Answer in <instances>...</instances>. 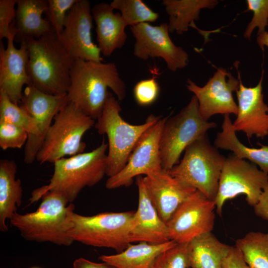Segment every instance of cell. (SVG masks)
<instances>
[{"instance_id":"cell-1","label":"cell","mask_w":268,"mask_h":268,"mask_svg":"<svg viewBox=\"0 0 268 268\" xmlns=\"http://www.w3.org/2000/svg\"><path fill=\"white\" fill-rule=\"evenodd\" d=\"M111 89L120 101L126 95V85L116 64L74 60L67 93L68 102L86 115L97 120L101 115Z\"/></svg>"},{"instance_id":"cell-2","label":"cell","mask_w":268,"mask_h":268,"mask_svg":"<svg viewBox=\"0 0 268 268\" xmlns=\"http://www.w3.org/2000/svg\"><path fill=\"white\" fill-rule=\"evenodd\" d=\"M24 42L28 53V72L31 85L48 94H67L74 60L54 30ZM22 43V42H21Z\"/></svg>"},{"instance_id":"cell-3","label":"cell","mask_w":268,"mask_h":268,"mask_svg":"<svg viewBox=\"0 0 268 268\" xmlns=\"http://www.w3.org/2000/svg\"><path fill=\"white\" fill-rule=\"evenodd\" d=\"M108 147V143L103 140L91 151L55 161L49 183L33 191L30 203L37 201L50 192L62 195L68 203H72L84 188L95 185L106 175Z\"/></svg>"},{"instance_id":"cell-4","label":"cell","mask_w":268,"mask_h":268,"mask_svg":"<svg viewBox=\"0 0 268 268\" xmlns=\"http://www.w3.org/2000/svg\"><path fill=\"white\" fill-rule=\"evenodd\" d=\"M37 209L32 212L15 213L10 224L25 240L50 242L69 246L74 241L68 236L70 216L75 208L62 195L54 192L46 193Z\"/></svg>"},{"instance_id":"cell-5","label":"cell","mask_w":268,"mask_h":268,"mask_svg":"<svg viewBox=\"0 0 268 268\" xmlns=\"http://www.w3.org/2000/svg\"><path fill=\"white\" fill-rule=\"evenodd\" d=\"M121 110L119 101L110 92L102 113L94 125L99 134L107 136L106 175L109 177L123 169L140 137L161 118L150 114L144 123L131 125L121 116Z\"/></svg>"},{"instance_id":"cell-6","label":"cell","mask_w":268,"mask_h":268,"mask_svg":"<svg viewBox=\"0 0 268 268\" xmlns=\"http://www.w3.org/2000/svg\"><path fill=\"white\" fill-rule=\"evenodd\" d=\"M226 158L210 143L206 134L187 146L181 161L168 172L182 184L214 201Z\"/></svg>"},{"instance_id":"cell-7","label":"cell","mask_w":268,"mask_h":268,"mask_svg":"<svg viewBox=\"0 0 268 268\" xmlns=\"http://www.w3.org/2000/svg\"><path fill=\"white\" fill-rule=\"evenodd\" d=\"M95 124L94 120L68 101L55 116L36 160L40 164L54 163L66 156L83 153L86 144L82 137Z\"/></svg>"},{"instance_id":"cell-8","label":"cell","mask_w":268,"mask_h":268,"mask_svg":"<svg viewBox=\"0 0 268 268\" xmlns=\"http://www.w3.org/2000/svg\"><path fill=\"white\" fill-rule=\"evenodd\" d=\"M134 213L108 212L85 216L73 211L68 234L74 242L111 248L119 253L131 244L130 232Z\"/></svg>"},{"instance_id":"cell-9","label":"cell","mask_w":268,"mask_h":268,"mask_svg":"<svg viewBox=\"0 0 268 268\" xmlns=\"http://www.w3.org/2000/svg\"><path fill=\"white\" fill-rule=\"evenodd\" d=\"M216 127L214 122L203 120L199 110V103L194 95L188 104L172 117L167 118L160 139L162 168L169 171L179 163L182 153L196 140Z\"/></svg>"},{"instance_id":"cell-10","label":"cell","mask_w":268,"mask_h":268,"mask_svg":"<svg viewBox=\"0 0 268 268\" xmlns=\"http://www.w3.org/2000/svg\"><path fill=\"white\" fill-rule=\"evenodd\" d=\"M268 186V174L257 165L234 155L226 158L214 200L217 213L221 215L223 206L228 200L244 195L247 203L254 206Z\"/></svg>"},{"instance_id":"cell-11","label":"cell","mask_w":268,"mask_h":268,"mask_svg":"<svg viewBox=\"0 0 268 268\" xmlns=\"http://www.w3.org/2000/svg\"><path fill=\"white\" fill-rule=\"evenodd\" d=\"M215 202L196 190L183 202L167 222L170 240L189 243L211 232L215 221Z\"/></svg>"},{"instance_id":"cell-12","label":"cell","mask_w":268,"mask_h":268,"mask_svg":"<svg viewBox=\"0 0 268 268\" xmlns=\"http://www.w3.org/2000/svg\"><path fill=\"white\" fill-rule=\"evenodd\" d=\"M168 117L161 118L141 135L134 146L128 161L116 175L109 177L105 186L108 189L131 185L133 179L147 175L162 169L160 155V139L164 124Z\"/></svg>"},{"instance_id":"cell-13","label":"cell","mask_w":268,"mask_h":268,"mask_svg":"<svg viewBox=\"0 0 268 268\" xmlns=\"http://www.w3.org/2000/svg\"><path fill=\"white\" fill-rule=\"evenodd\" d=\"M130 28L135 38L134 55L137 58L143 60L162 58L172 71L188 65V54L172 41L167 23L156 26L142 23L130 26Z\"/></svg>"},{"instance_id":"cell-14","label":"cell","mask_w":268,"mask_h":268,"mask_svg":"<svg viewBox=\"0 0 268 268\" xmlns=\"http://www.w3.org/2000/svg\"><path fill=\"white\" fill-rule=\"evenodd\" d=\"M90 2L78 0L68 11L58 38L74 60L101 62V52L92 39L93 16Z\"/></svg>"},{"instance_id":"cell-15","label":"cell","mask_w":268,"mask_h":268,"mask_svg":"<svg viewBox=\"0 0 268 268\" xmlns=\"http://www.w3.org/2000/svg\"><path fill=\"white\" fill-rule=\"evenodd\" d=\"M239 79L234 77L226 69L217 68L213 75L202 87L198 86L190 79L187 87L197 97L201 117L207 121L216 114L237 115L238 106L233 92L239 87Z\"/></svg>"},{"instance_id":"cell-16","label":"cell","mask_w":268,"mask_h":268,"mask_svg":"<svg viewBox=\"0 0 268 268\" xmlns=\"http://www.w3.org/2000/svg\"><path fill=\"white\" fill-rule=\"evenodd\" d=\"M67 102V94H48L32 85L25 88L20 106L33 119L38 130V136L25 145L24 161L26 163L31 164L36 160L55 116Z\"/></svg>"},{"instance_id":"cell-17","label":"cell","mask_w":268,"mask_h":268,"mask_svg":"<svg viewBox=\"0 0 268 268\" xmlns=\"http://www.w3.org/2000/svg\"><path fill=\"white\" fill-rule=\"evenodd\" d=\"M234 66L238 72L239 87L236 92L238 100L237 118L232 123L235 131H242L250 138L253 135L264 138L268 135V106L264 101L263 81L264 70L259 83L254 87L245 86L238 69V62Z\"/></svg>"},{"instance_id":"cell-18","label":"cell","mask_w":268,"mask_h":268,"mask_svg":"<svg viewBox=\"0 0 268 268\" xmlns=\"http://www.w3.org/2000/svg\"><path fill=\"white\" fill-rule=\"evenodd\" d=\"M17 33L15 25L8 37L7 46L0 42V91L5 92L10 100L18 105L22 98L24 85H31L28 72V53L24 42L19 49L14 45Z\"/></svg>"},{"instance_id":"cell-19","label":"cell","mask_w":268,"mask_h":268,"mask_svg":"<svg viewBox=\"0 0 268 268\" xmlns=\"http://www.w3.org/2000/svg\"><path fill=\"white\" fill-rule=\"evenodd\" d=\"M143 181L151 202L166 223L197 190L182 184L163 169L146 175Z\"/></svg>"},{"instance_id":"cell-20","label":"cell","mask_w":268,"mask_h":268,"mask_svg":"<svg viewBox=\"0 0 268 268\" xmlns=\"http://www.w3.org/2000/svg\"><path fill=\"white\" fill-rule=\"evenodd\" d=\"M138 203L132 221L130 241L158 244L170 241L166 223L151 202L141 176L136 177Z\"/></svg>"},{"instance_id":"cell-21","label":"cell","mask_w":268,"mask_h":268,"mask_svg":"<svg viewBox=\"0 0 268 268\" xmlns=\"http://www.w3.org/2000/svg\"><path fill=\"white\" fill-rule=\"evenodd\" d=\"M110 4L102 2L91 9L96 24L98 47L105 56H111L117 49L125 45L127 35V26L120 13H115Z\"/></svg>"},{"instance_id":"cell-22","label":"cell","mask_w":268,"mask_h":268,"mask_svg":"<svg viewBox=\"0 0 268 268\" xmlns=\"http://www.w3.org/2000/svg\"><path fill=\"white\" fill-rule=\"evenodd\" d=\"M48 6L47 0H17L14 20L17 42L38 39L53 30L50 22L42 16Z\"/></svg>"},{"instance_id":"cell-23","label":"cell","mask_w":268,"mask_h":268,"mask_svg":"<svg viewBox=\"0 0 268 268\" xmlns=\"http://www.w3.org/2000/svg\"><path fill=\"white\" fill-rule=\"evenodd\" d=\"M177 244L172 240L158 244L140 242L136 244H130L117 254L102 255L99 259L115 268H151L162 253Z\"/></svg>"},{"instance_id":"cell-24","label":"cell","mask_w":268,"mask_h":268,"mask_svg":"<svg viewBox=\"0 0 268 268\" xmlns=\"http://www.w3.org/2000/svg\"><path fill=\"white\" fill-rule=\"evenodd\" d=\"M17 165L8 159L0 161V230L8 231L6 221L17 212L22 203V188L19 179H16Z\"/></svg>"},{"instance_id":"cell-25","label":"cell","mask_w":268,"mask_h":268,"mask_svg":"<svg viewBox=\"0 0 268 268\" xmlns=\"http://www.w3.org/2000/svg\"><path fill=\"white\" fill-rule=\"evenodd\" d=\"M230 248L211 232L200 235L188 244L189 268H223Z\"/></svg>"},{"instance_id":"cell-26","label":"cell","mask_w":268,"mask_h":268,"mask_svg":"<svg viewBox=\"0 0 268 268\" xmlns=\"http://www.w3.org/2000/svg\"><path fill=\"white\" fill-rule=\"evenodd\" d=\"M218 2L216 0H163L162 4L169 16V33L181 35L190 27L198 30L194 21L199 19L201 10L212 8Z\"/></svg>"},{"instance_id":"cell-27","label":"cell","mask_w":268,"mask_h":268,"mask_svg":"<svg viewBox=\"0 0 268 268\" xmlns=\"http://www.w3.org/2000/svg\"><path fill=\"white\" fill-rule=\"evenodd\" d=\"M221 128L222 131L217 133L214 140L216 148L230 150L236 157L249 160L268 174V145H263L261 148H256L244 145L236 136L230 115H224Z\"/></svg>"},{"instance_id":"cell-28","label":"cell","mask_w":268,"mask_h":268,"mask_svg":"<svg viewBox=\"0 0 268 268\" xmlns=\"http://www.w3.org/2000/svg\"><path fill=\"white\" fill-rule=\"evenodd\" d=\"M235 246L250 268H268V233L249 232L236 240Z\"/></svg>"},{"instance_id":"cell-29","label":"cell","mask_w":268,"mask_h":268,"mask_svg":"<svg viewBox=\"0 0 268 268\" xmlns=\"http://www.w3.org/2000/svg\"><path fill=\"white\" fill-rule=\"evenodd\" d=\"M0 122L9 123L24 129L29 134L27 141L32 140L38 135L33 119L2 91H0Z\"/></svg>"},{"instance_id":"cell-30","label":"cell","mask_w":268,"mask_h":268,"mask_svg":"<svg viewBox=\"0 0 268 268\" xmlns=\"http://www.w3.org/2000/svg\"><path fill=\"white\" fill-rule=\"evenodd\" d=\"M120 11L127 26L156 21L159 14L152 10L141 0H114L110 3Z\"/></svg>"},{"instance_id":"cell-31","label":"cell","mask_w":268,"mask_h":268,"mask_svg":"<svg viewBox=\"0 0 268 268\" xmlns=\"http://www.w3.org/2000/svg\"><path fill=\"white\" fill-rule=\"evenodd\" d=\"M188 244H177L162 253L151 268H189Z\"/></svg>"},{"instance_id":"cell-32","label":"cell","mask_w":268,"mask_h":268,"mask_svg":"<svg viewBox=\"0 0 268 268\" xmlns=\"http://www.w3.org/2000/svg\"><path fill=\"white\" fill-rule=\"evenodd\" d=\"M248 10L253 12V16L244 33V38L250 39L255 28L257 27V35L265 32L268 26V0H247Z\"/></svg>"},{"instance_id":"cell-33","label":"cell","mask_w":268,"mask_h":268,"mask_svg":"<svg viewBox=\"0 0 268 268\" xmlns=\"http://www.w3.org/2000/svg\"><path fill=\"white\" fill-rule=\"evenodd\" d=\"M78 0H47V20L59 36L62 32L67 14Z\"/></svg>"},{"instance_id":"cell-34","label":"cell","mask_w":268,"mask_h":268,"mask_svg":"<svg viewBox=\"0 0 268 268\" xmlns=\"http://www.w3.org/2000/svg\"><path fill=\"white\" fill-rule=\"evenodd\" d=\"M28 135L26 131L15 125L0 122V147L3 150L21 148Z\"/></svg>"},{"instance_id":"cell-35","label":"cell","mask_w":268,"mask_h":268,"mask_svg":"<svg viewBox=\"0 0 268 268\" xmlns=\"http://www.w3.org/2000/svg\"><path fill=\"white\" fill-rule=\"evenodd\" d=\"M160 87L155 77L141 80L134 85L133 93L137 104L147 106L153 104L157 99Z\"/></svg>"},{"instance_id":"cell-36","label":"cell","mask_w":268,"mask_h":268,"mask_svg":"<svg viewBox=\"0 0 268 268\" xmlns=\"http://www.w3.org/2000/svg\"><path fill=\"white\" fill-rule=\"evenodd\" d=\"M17 0H0V40L8 39L14 25Z\"/></svg>"},{"instance_id":"cell-37","label":"cell","mask_w":268,"mask_h":268,"mask_svg":"<svg viewBox=\"0 0 268 268\" xmlns=\"http://www.w3.org/2000/svg\"><path fill=\"white\" fill-rule=\"evenodd\" d=\"M223 268H250L239 250L235 246L231 248L222 262Z\"/></svg>"},{"instance_id":"cell-38","label":"cell","mask_w":268,"mask_h":268,"mask_svg":"<svg viewBox=\"0 0 268 268\" xmlns=\"http://www.w3.org/2000/svg\"><path fill=\"white\" fill-rule=\"evenodd\" d=\"M254 208V212L257 216L264 219L268 220V186L264 189Z\"/></svg>"},{"instance_id":"cell-39","label":"cell","mask_w":268,"mask_h":268,"mask_svg":"<svg viewBox=\"0 0 268 268\" xmlns=\"http://www.w3.org/2000/svg\"><path fill=\"white\" fill-rule=\"evenodd\" d=\"M73 268H112V266L106 263H95L83 258L76 259L73 263Z\"/></svg>"},{"instance_id":"cell-40","label":"cell","mask_w":268,"mask_h":268,"mask_svg":"<svg viewBox=\"0 0 268 268\" xmlns=\"http://www.w3.org/2000/svg\"><path fill=\"white\" fill-rule=\"evenodd\" d=\"M257 42L263 51L264 50L265 46L268 48V32L266 31L262 34L257 35Z\"/></svg>"},{"instance_id":"cell-41","label":"cell","mask_w":268,"mask_h":268,"mask_svg":"<svg viewBox=\"0 0 268 268\" xmlns=\"http://www.w3.org/2000/svg\"><path fill=\"white\" fill-rule=\"evenodd\" d=\"M37 268V267H33V268Z\"/></svg>"},{"instance_id":"cell-42","label":"cell","mask_w":268,"mask_h":268,"mask_svg":"<svg viewBox=\"0 0 268 268\" xmlns=\"http://www.w3.org/2000/svg\"><path fill=\"white\" fill-rule=\"evenodd\" d=\"M112 268H114V267H112Z\"/></svg>"}]
</instances>
